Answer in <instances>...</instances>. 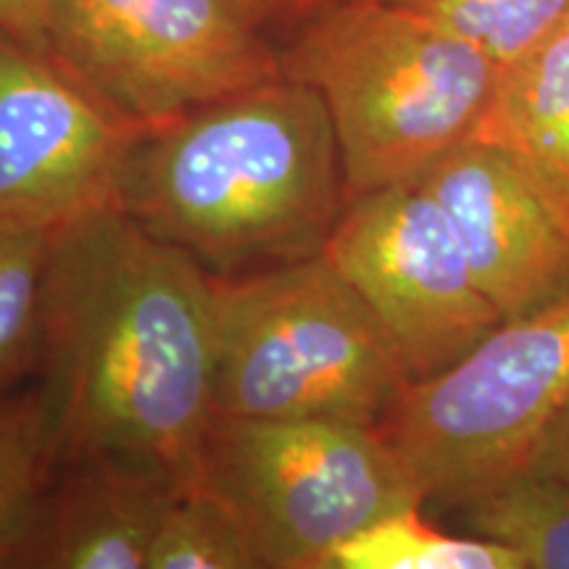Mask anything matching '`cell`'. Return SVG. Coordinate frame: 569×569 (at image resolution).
<instances>
[{"label": "cell", "mask_w": 569, "mask_h": 569, "mask_svg": "<svg viewBox=\"0 0 569 569\" xmlns=\"http://www.w3.org/2000/svg\"><path fill=\"white\" fill-rule=\"evenodd\" d=\"M569 407V296L507 319L457 365L409 382L377 430L425 509L457 511L528 467Z\"/></svg>", "instance_id": "6"}, {"label": "cell", "mask_w": 569, "mask_h": 569, "mask_svg": "<svg viewBox=\"0 0 569 569\" xmlns=\"http://www.w3.org/2000/svg\"><path fill=\"white\" fill-rule=\"evenodd\" d=\"M148 130L51 51L0 30V227L56 234L117 209L127 156Z\"/></svg>", "instance_id": "9"}, {"label": "cell", "mask_w": 569, "mask_h": 569, "mask_svg": "<svg viewBox=\"0 0 569 569\" xmlns=\"http://www.w3.org/2000/svg\"><path fill=\"white\" fill-rule=\"evenodd\" d=\"M182 486L163 469L111 453L63 461L21 543L17 569H146Z\"/></svg>", "instance_id": "11"}, {"label": "cell", "mask_w": 569, "mask_h": 569, "mask_svg": "<svg viewBox=\"0 0 569 569\" xmlns=\"http://www.w3.org/2000/svg\"><path fill=\"white\" fill-rule=\"evenodd\" d=\"M146 569H261L253 546L219 498L188 486L156 530Z\"/></svg>", "instance_id": "17"}, {"label": "cell", "mask_w": 569, "mask_h": 569, "mask_svg": "<svg viewBox=\"0 0 569 569\" xmlns=\"http://www.w3.org/2000/svg\"><path fill=\"white\" fill-rule=\"evenodd\" d=\"M213 415L380 425L409 386L390 340L322 253L213 277Z\"/></svg>", "instance_id": "4"}, {"label": "cell", "mask_w": 569, "mask_h": 569, "mask_svg": "<svg viewBox=\"0 0 569 569\" xmlns=\"http://www.w3.org/2000/svg\"><path fill=\"white\" fill-rule=\"evenodd\" d=\"M475 138L515 156L569 217V21L501 67Z\"/></svg>", "instance_id": "12"}, {"label": "cell", "mask_w": 569, "mask_h": 569, "mask_svg": "<svg viewBox=\"0 0 569 569\" xmlns=\"http://www.w3.org/2000/svg\"><path fill=\"white\" fill-rule=\"evenodd\" d=\"M46 34L56 59L151 130L282 77L240 0H46Z\"/></svg>", "instance_id": "7"}, {"label": "cell", "mask_w": 569, "mask_h": 569, "mask_svg": "<svg viewBox=\"0 0 569 569\" xmlns=\"http://www.w3.org/2000/svg\"><path fill=\"white\" fill-rule=\"evenodd\" d=\"M56 469V427L40 382L0 396V569H17L21 543Z\"/></svg>", "instance_id": "14"}, {"label": "cell", "mask_w": 569, "mask_h": 569, "mask_svg": "<svg viewBox=\"0 0 569 569\" xmlns=\"http://www.w3.org/2000/svg\"><path fill=\"white\" fill-rule=\"evenodd\" d=\"M525 469L553 475V478L569 482V407L561 411V415L551 422L549 430L540 436Z\"/></svg>", "instance_id": "21"}, {"label": "cell", "mask_w": 569, "mask_h": 569, "mask_svg": "<svg viewBox=\"0 0 569 569\" xmlns=\"http://www.w3.org/2000/svg\"><path fill=\"white\" fill-rule=\"evenodd\" d=\"M436 19L488 53L498 67L517 61L569 17V0H390Z\"/></svg>", "instance_id": "18"}, {"label": "cell", "mask_w": 569, "mask_h": 569, "mask_svg": "<svg viewBox=\"0 0 569 569\" xmlns=\"http://www.w3.org/2000/svg\"><path fill=\"white\" fill-rule=\"evenodd\" d=\"M322 256L372 311L409 382L457 365L503 322L419 182L348 198Z\"/></svg>", "instance_id": "8"}, {"label": "cell", "mask_w": 569, "mask_h": 569, "mask_svg": "<svg viewBox=\"0 0 569 569\" xmlns=\"http://www.w3.org/2000/svg\"><path fill=\"white\" fill-rule=\"evenodd\" d=\"M327 569H525V561L488 538L440 530L425 507H411L346 540Z\"/></svg>", "instance_id": "15"}, {"label": "cell", "mask_w": 569, "mask_h": 569, "mask_svg": "<svg viewBox=\"0 0 569 569\" xmlns=\"http://www.w3.org/2000/svg\"><path fill=\"white\" fill-rule=\"evenodd\" d=\"M459 528L507 546L525 569H569V482L519 469L467 507Z\"/></svg>", "instance_id": "13"}, {"label": "cell", "mask_w": 569, "mask_h": 569, "mask_svg": "<svg viewBox=\"0 0 569 569\" xmlns=\"http://www.w3.org/2000/svg\"><path fill=\"white\" fill-rule=\"evenodd\" d=\"M40 386L59 465L124 457L188 488L213 417L211 274L119 209L53 234Z\"/></svg>", "instance_id": "1"}, {"label": "cell", "mask_w": 569, "mask_h": 569, "mask_svg": "<svg viewBox=\"0 0 569 569\" xmlns=\"http://www.w3.org/2000/svg\"><path fill=\"white\" fill-rule=\"evenodd\" d=\"M53 234L0 227V396L40 365L42 290Z\"/></svg>", "instance_id": "16"}, {"label": "cell", "mask_w": 569, "mask_h": 569, "mask_svg": "<svg viewBox=\"0 0 569 569\" xmlns=\"http://www.w3.org/2000/svg\"><path fill=\"white\" fill-rule=\"evenodd\" d=\"M0 30L48 51L46 0H0Z\"/></svg>", "instance_id": "19"}, {"label": "cell", "mask_w": 569, "mask_h": 569, "mask_svg": "<svg viewBox=\"0 0 569 569\" xmlns=\"http://www.w3.org/2000/svg\"><path fill=\"white\" fill-rule=\"evenodd\" d=\"M567 21H569V17H567Z\"/></svg>", "instance_id": "22"}, {"label": "cell", "mask_w": 569, "mask_h": 569, "mask_svg": "<svg viewBox=\"0 0 569 569\" xmlns=\"http://www.w3.org/2000/svg\"><path fill=\"white\" fill-rule=\"evenodd\" d=\"M277 56L284 80L325 101L348 198L417 182L475 138L501 77L478 46L390 0H330Z\"/></svg>", "instance_id": "3"}, {"label": "cell", "mask_w": 569, "mask_h": 569, "mask_svg": "<svg viewBox=\"0 0 569 569\" xmlns=\"http://www.w3.org/2000/svg\"><path fill=\"white\" fill-rule=\"evenodd\" d=\"M190 486L224 503L261 569H327L377 519L425 507L375 425L213 415Z\"/></svg>", "instance_id": "5"}, {"label": "cell", "mask_w": 569, "mask_h": 569, "mask_svg": "<svg viewBox=\"0 0 569 569\" xmlns=\"http://www.w3.org/2000/svg\"><path fill=\"white\" fill-rule=\"evenodd\" d=\"M346 203L327 106L284 77L148 130L117 190L119 211L213 277L315 259Z\"/></svg>", "instance_id": "2"}, {"label": "cell", "mask_w": 569, "mask_h": 569, "mask_svg": "<svg viewBox=\"0 0 569 569\" xmlns=\"http://www.w3.org/2000/svg\"><path fill=\"white\" fill-rule=\"evenodd\" d=\"M417 182L446 211L503 322L569 296V217L509 151L469 138Z\"/></svg>", "instance_id": "10"}, {"label": "cell", "mask_w": 569, "mask_h": 569, "mask_svg": "<svg viewBox=\"0 0 569 569\" xmlns=\"http://www.w3.org/2000/svg\"><path fill=\"white\" fill-rule=\"evenodd\" d=\"M330 0H240L248 17L264 32L293 30L306 17L322 9Z\"/></svg>", "instance_id": "20"}]
</instances>
